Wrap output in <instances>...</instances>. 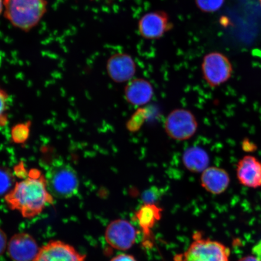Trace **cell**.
I'll list each match as a JSON object with an SVG mask.
<instances>
[{
	"label": "cell",
	"mask_w": 261,
	"mask_h": 261,
	"mask_svg": "<svg viewBox=\"0 0 261 261\" xmlns=\"http://www.w3.org/2000/svg\"><path fill=\"white\" fill-rule=\"evenodd\" d=\"M9 99L7 92L0 88V122L5 121V113L8 110Z\"/></svg>",
	"instance_id": "ffe728a7"
},
{
	"label": "cell",
	"mask_w": 261,
	"mask_h": 261,
	"mask_svg": "<svg viewBox=\"0 0 261 261\" xmlns=\"http://www.w3.org/2000/svg\"><path fill=\"white\" fill-rule=\"evenodd\" d=\"M154 90L149 81L143 78H135L127 83L124 96L130 105L141 107L146 105L152 99Z\"/></svg>",
	"instance_id": "4fadbf2b"
},
{
	"label": "cell",
	"mask_w": 261,
	"mask_h": 261,
	"mask_svg": "<svg viewBox=\"0 0 261 261\" xmlns=\"http://www.w3.org/2000/svg\"><path fill=\"white\" fill-rule=\"evenodd\" d=\"M243 148L244 151H252V150L256 149V146L252 145V143L250 142L249 140H244L243 142Z\"/></svg>",
	"instance_id": "d4e9b609"
},
{
	"label": "cell",
	"mask_w": 261,
	"mask_h": 261,
	"mask_svg": "<svg viewBox=\"0 0 261 261\" xmlns=\"http://www.w3.org/2000/svg\"><path fill=\"white\" fill-rule=\"evenodd\" d=\"M172 28L170 17L167 13L163 11L146 13L138 22L139 34L146 40H159Z\"/></svg>",
	"instance_id": "52a82bcc"
},
{
	"label": "cell",
	"mask_w": 261,
	"mask_h": 261,
	"mask_svg": "<svg viewBox=\"0 0 261 261\" xmlns=\"http://www.w3.org/2000/svg\"><path fill=\"white\" fill-rule=\"evenodd\" d=\"M45 180L49 192L55 197L67 199L79 191V178L72 166L61 160H55L49 166Z\"/></svg>",
	"instance_id": "3957f363"
},
{
	"label": "cell",
	"mask_w": 261,
	"mask_h": 261,
	"mask_svg": "<svg viewBox=\"0 0 261 261\" xmlns=\"http://www.w3.org/2000/svg\"><path fill=\"white\" fill-rule=\"evenodd\" d=\"M238 261H259L253 255H249L241 257Z\"/></svg>",
	"instance_id": "484cf974"
},
{
	"label": "cell",
	"mask_w": 261,
	"mask_h": 261,
	"mask_svg": "<svg viewBox=\"0 0 261 261\" xmlns=\"http://www.w3.org/2000/svg\"><path fill=\"white\" fill-rule=\"evenodd\" d=\"M197 119L191 111L184 109L172 110L165 119V133L169 138L176 141H185L190 139L197 132Z\"/></svg>",
	"instance_id": "5b68a950"
},
{
	"label": "cell",
	"mask_w": 261,
	"mask_h": 261,
	"mask_svg": "<svg viewBox=\"0 0 261 261\" xmlns=\"http://www.w3.org/2000/svg\"><path fill=\"white\" fill-rule=\"evenodd\" d=\"M30 129L29 124H19L12 129V138L16 143H22L29 138Z\"/></svg>",
	"instance_id": "ac0fdd59"
},
{
	"label": "cell",
	"mask_w": 261,
	"mask_h": 261,
	"mask_svg": "<svg viewBox=\"0 0 261 261\" xmlns=\"http://www.w3.org/2000/svg\"><path fill=\"white\" fill-rule=\"evenodd\" d=\"M12 210L20 212L25 218H34L53 204V196L49 192L45 176L38 169H31L28 177L19 181L5 197Z\"/></svg>",
	"instance_id": "6da1fadb"
},
{
	"label": "cell",
	"mask_w": 261,
	"mask_h": 261,
	"mask_svg": "<svg viewBox=\"0 0 261 261\" xmlns=\"http://www.w3.org/2000/svg\"><path fill=\"white\" fill-rule=\"evenodd\" d=\"M11 184V179L8 173L0 169V194L8 190Z\"/></svg>",
	"instance_id": "44dd1931"
},
{
	"label": "cell",
	"mask_w": 261,
	"mask_h": 261,
	"mask_svg": "<svg viewBox=\"0 0 261 261\" xmlns=\"http://www.w3.org/2000/svg\"><path fill=\"white\" fill-rule=\"evenodd\" d=\"M146 113L145 109H139L137 111L127 123V128L132 132L139 130L145 121Z\"/></svg>",
	"instance_id": "d6986e66"
},
{
	"label": "cell",
	"mask_w": 261,
	"mask_h": 261,
	"mask_svg": "<svg viewBox=\"0 0 261 261\" xmlns=\"http://www.w3.org/2000/svg\"><path fill=\"white\" fill-rule=\"evenodd\" d=\"M137 230L129 221L123 219L114 220L108 225L105 238L110 246L119 250H129L136 243Z\"/></svg>",
	"instance_id": "ba28073f"
},
{
	"label": "cell",
	"mask_w": 261,
	"mask_h": 261,
	"mask_svg": "<svg viewBox=\"0 0 261 261\" xmlns=\"http://www.w3.org/2000/svg\"><path fill=\"white\" fill-rule=\"evenodd\" d=\"M182 162L188 171L202 173L208 167L210 158L205 149L200 146L189 147L182 155Z\"/></svg>",
	"instance_id": "2e32d148"
},
{
	"label": "cell",
	"mask_w": 261,
	"mask_h": 261,
	"mask_svg": "<svg viewBox=\"0 0 261 261\" xmlns=\"http://www.w3.org/2000/svg\"><path fill=\"white\" fill-rule=\"evenodd\" d=\"M40 247L35 238L25 232L14 234L9 240L7 252L13 261H33Z\"/></svg>",
	"instance_id": "8fae6325"
},
{
	"label": "cell",
	"mask_w": 261,
	"mask_h": 261,
	"mask_svg": "<svg viewBox=\"0 0 261 261\" xmlns=\"http://www.w3.org/2000/svg\"><path fill=\"white\" fill-rule=\"evenodd\" d=\"M200 181L201 187L208 193L220 195L229 187L230 178L225 169L211 166L201 173Z\"/></svg>",
	"instance_id": "5bb4252c"
},
{
	"label": "cell",
	"mask_w": 261,
	"mask_h": 261,
	"mask_svg": "<svg viewBox=\"0 0 261 261\" xmlns=\"http://www.w3.org/2000/svg\"><path fill=\"white\" fill-rule=\"evenodd\" d=\"M229 248L218 241L194 234L193 241L180 257L181 261H229Z\"/></svg>",
	"instance_id": "277c9868"
},
{
	"label": "cell",
	"mask_w": 261,
	"mask_h": 261,
	"mask_svg": "<svg viewBox=\"0 0 261 261\" xmlns=\"http://www.w3.org/2000/svg\"><path fill=\"white\" fill-rule=\"evenodd\" d=\"M252 253L257 260L261 261V240L253 246Z\"/></svg>",
	"instance_id": "cb8c5ba5"
},
{
	"label": "cell",
	"mask_w": 261,
	"mask_h": 261,
	"mask_svg": "<svg viewBox=\"0 0 261 261\" xmlns=\"http://www.w3.org/2000/svg\"><path fill=\"white\" fill-rule=\"evenodd\" d=\"M86 255L60 240L49 241L40 248L33 261H86Z\"/></svg>",
	"instance_id": "9c48e42d"
},
{
	"label": "cell",
	"mask_w": 261,
	"mask_h": 261,
	"mask_svg": "<svg viewBox=\"0 0 261 261\" xmlns=\"http://www.w3.org/2000/svg\"><path fill=\"white\" fill-rule=\"evenodd\" d=\"M136 71V62L128 54H114L107 61V73L115 83H128L135 77Z\"/></svg>",
	"instance_id": "30bf717a"
},
{
	"label": "cell",
	"mask_w": 261,
	"mask_h": 261,
	"mask_svg": "<svg viewBox=\"0 0 261 261\" xmlns=\"http://www.w3.org/2000/svg\"><path fill=\"white\" fill-rule=\"evenodd\" d=\"M260 2V4H261V0H259Z\"/></svg>",
	"instance_id": "83f0119b"
},
{
	"label": "cell",
	"mask_w": 261,
	"mask_h": 261,
	"mask_svg": "<svg viewBox=\"0 0 261 261\" xmlns=\"http://www.w3.org/2000/svg\"><path fill=\"white\" fill-rule=\"evenodd\" d=\"M225 0H195L196 6L201 12H215L223 6Z\"/></svg>",
	"instance_id": "e0dca14e"
},
{
	"label": "cell",
	"mask_w": 261,
	"mask_h": 261,
	"mask_svg": "<svg viewBox=\"0 0 261 261\" xmlns=\"http://www.w3.org/2000/svg\"><path fill=\"white\" fill-rule=\"evenodd\" d=\"M204 80L212 88L218 87L229 80L233 72L228 58L220 52L205 55L201 63Z\"/></svg>",
	"instance_id": "8992f818"
},
{
	"label": "cell",
	"mask_w": 261,
	"mask_h": 261,
	"mask_svg": "<svg viewBox=\"0 0 261 261\" xmlns=\"http://www.w3.org/2000/svg\"><path fill=\"white\" fill-rule=\"evenodd\" d=\"M237 177L241 185L249 188L261 187V162L255 156L246 155L237 165Z\"/></svg>",
	"instance_id": "7c38bea8"
},
{
	"label": "cell",
	"mask_w": 261,
	"mask_h": 261,
	"mask_svg": "<svg viewBox=\"0 0 261 261\" xmlns=\"http://www.w3.org/2000/svg\"><path fill=\"white\" fill-rule=\"evenodd\" d=\"M8 238L4 230L0 227V256L2 255L7 249Z\"/></svg>",
	"instance_id": "7402d4cb"
},
{
	"label": "cell",
	"mask_w": 261,
	"mask_h": 261,
	"mask_svg": "<svg viewBox=\"0 0 261 261\" xmlns=\"http://www.w3.org/2000/svg\"><path fill=\"white\" fill-rule=\"evenodd\" d=\"M162 208L152 203H145L135 213V219L145 237L151 236L155 224L161 220Z\"/></svg>",
	"instance_id": "9a60e30c"
},
{
	"label": "cell",
	"mask_w": 261,
	"mask_h": 261,
	"mask_svg": "<svg viewBox=\"0 0 261 261\" xmlns=\"http://www.w3.org/2000/svg\"><path fill=\"white\" fill-rule=\"evenodd\" d=\"M46 0H4L5 17L16 28L32 30L47 11Z\"/></svg>",
	"instance_id": "7a4b0ae2"
},
{
	"label": "cell",
	"mask_w": 261,
	"mask_h": 261,
	"mask_svg": "<svg viewBox=\"0 0 261 261\" xmlns=\"http://www.w3.org/2000/svg\"><path fill=\"white\" fill-rule=\"evenodd\" d=\"M110 261H137L135 257L128 254H120L114 257Z\"/></svg>",
	"instance_id": "603a6c76"
},
{
	"label": "cell",
	"mask_w": 261,
	"mask_h": 261,
	"mask_svg": "<svg viewBox=\"0 0 261 261\" xmlns=\"http://www.w3.org/2000/svg\"><path fill=\"white\" fill-rule=\"evenodd\" d=\"M4 11V0H0V15Z\"/></svg>",
	"instance_id": "4316f807"
}]
</instances>
